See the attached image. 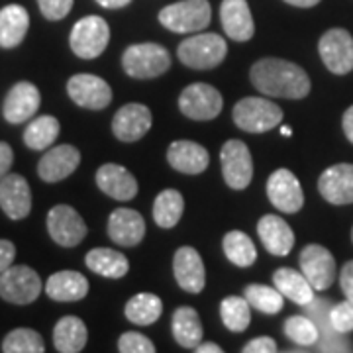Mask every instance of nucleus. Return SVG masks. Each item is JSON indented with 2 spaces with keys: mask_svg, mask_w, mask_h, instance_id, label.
<instances>
[{
  "mask_svg": "<svg viewBox=\"0 0 353 353\" xmlns=\"http://www.w3.org/2000/svg\"><path fill=\"white\" fill-rule=\"evenodd\" d=\"M250 79L261 94L273 99H304L312 87L310 77L301 65L277 57H263L253 63Z\"/></svg>",
  "mask_w": 353,
  "mask_h": 353,
  "instance_id": "1",
  "label": "nucleus"
},
{
  "mask_svg": "<svg viewBox=\"0 0 353 353\" xmlns=\"http://www.w3.org/2000/svg\"><path fill=\"white\" fill-rule=\"evenodd\" d=\"M228 43L226 39L218 34H196L190 38L183 39L179 43L176 57L181 59V63L187 65L190 69H214L226 59Z\"/></svg>",
  "mask_w": 353,
  "mask_h": 353,
  "instance_id": "2",
  "label": "nucleus"
},
{
  "mask_svg": "<svg viewBox=\"0 0 353 353\" xmlns=\"http://www.w3.org/2000/svg\"><path fill=\"white\" fill-rule=\"evenodd\" d=\"M232 118L236 126L248 134H263L283 122V108L269 99L248 97L236 102Z\"/></svg>",
  "mask_w": 353,
  "mask_h": 353,
  "instance_id": "3",
  "label": "nucleus"
},
{
  "mask_svg": "<svg viewBox=\"0 0 353 353\" xmlns=\"http://www.w3.org/2000/svg\"><path fill=\"white\" fill-rule=\"evenodd\" d=\"M122 67L132 79H155L169 71L171 53L159 43H136L124 51Z\"/></svg>",
  "mask_w": 353,
  "mask_h": 353,
  "instance_id": "4",
  "label": "nucleus"
},
{
  "mask_svg": "<svg viewBox=\"0 0 353 353\" xmlns=\"http://www.w3.org/2000/svg\"><path fill=\"white\" fill-rule=\"evenodd\" d=\"M212 20V8L208 0H181L165 6L159 12V22L169 32L190 34L201 32Z\"/></svg>",
  "mask_w": 353,
  "mask_h": 353,
  "instance_id": "5",
  "label": "nucleus"
},
{
  "mask_svg": "<svg viewBox=\"0 0 353 353\" xmlns=\"http://www.w3.org/2000/svg\"><path fill=\"white\" fill-rule=\"evenodd\" d=\"M110 41V26L101 16L81 18L69 36V46L81 59H97Z\"/></svg>",
  "mask_w": 353,
  "mask_h": 353,
  "instance_id": "6",
  "label": "nucleus"
},
{
  "mask_svg": "<svg viewBox=\"0 0 353 353\" xmlns=\"http://www.w3.org/2000/svg\"><path fill=\"white\" fill-rule=\"evenodd\" d=\"M41 279L28 265H10L0 273V299L10 304H32L41 294Z\"/></svg>",
  "mask_w": 353,
  "mask_h": 353,
  "instance_id": "7",
  "label": "nucleus"
},
{
  "mask_svg": "<svg viewBox=\"0 0 353 353\" xmlns=\"http://www.w3.org/2000/svg\"><path fill=\"white\" fill-rule=\"evenodd\" d=\"M179 108L190 120L196 122H208L214 120L224 108V99L220 90L206 83H192L183 88L179 97Z\"/></svg>",
  "mask_w": 353,
  "mask_h": 353,
  "instance_id": "8",
  "label": "nucleus"
},
{
  "mask_svg": "<svg viewBox=\"0 0 353 353\" xmlns=\"http://www.w3.org/2000/svg\"><path fill=\"white\" fill-rule=\"evenodd\" d=\"M222 175L230 189L243 190L253 179V157L241 139H228L220 150Z\"/></svg>",
  "mask_w": 353,
  "mask_h": 353,
  "instance_id": "9",
  "label": "nucleus"
},
{
  "mask_svg": "<svg viewBox=\"0 0 353 353\" xmlns=\"http://www.w3.org/2000/svg\"><path fill=\"white\" fill-rule=\"evenodd\" d=\"M46 224L51 240L61 248H77L87 238V224L83 216L69 204H55L48 212Z\"/></svg>",
  "mask_w": 353,
  "mask_h": 353,
  "instance_id": "10",
  "label": "nucleus"
},
{
  "mask_svg": "<svg viewBox=\"0 0 353 353\" xmlns=\"http://www.w3.org/2000/svg\"><path fill=\"white\" fill-rule=\"evenodd\" d=\"M318 53L330 73L347 75L353 71V38L347 30H328L318 41Z\"/></svg>",
  "mask_w": 353,
  "mask_h": 353,
  "instance_id": "11",
  "label": "nucleus"
},
{
  "mask_svg": "<svg viewBox=\"0 0 353 353\" xmlns=\"http://www.w3.org/2000/svg\"><path fill=\"white\" fill-rule=\"evenodd\" d=\"M267 196L279 212L296 214L304 206V192L301 181L289 169H277L267 179Z\"/></svg>",
  "mask_w": 353,
  "mask_h": 353,
  "instance_id": "12",
  "label": "nucleus"
},
{
  "mask_svg": "<svg viewBox=\"0 0 353 353\" xmlns=\"http://www.w3.org/2000/svg\"><path fill=\"white\" fill-rule=\"evenodd\" d=\"M67 94L77 106L87 110H104L112 102V88L97 75L79 73L67 83Z\"/></svg>",
  "mask_w": 353,
  "mask_h": 353,
  "instance_id": "13",
  "label": "nucleus"
},
{
  "mask_svg": "<svg viewBox=\"0 0 353 353\" xmlns=\"http://www.w3.org/2000/svg\"><path fill=\"white\" fill-rule=\"evenodd\" d=\"M301 271L314 290H326L336 281V259L330 250L320 243H308L299 257Z\"/></svg>",
  "mask_w": 353,
  "mask_h": 353,
  "instance_id": "14",
  "label": "nucleus"
},
{
  "mask_svg": "<svg viewBox=\"0 0 353 353\" xmlns=\"http://www.w3.org/2000/svg\"><path fill=\"white\" fill-rule=\"evenodd\" d=\"M153 124L152 110L145 104H124L112 118V134L124 143H134L143 138Z\"/></svg>",
  "mask_w": 353,
  "mask_h": 353,
  "instance_id": "15",
  "label": "nucleus"
},
{
  "mask_svg": "<svg viewBox=\"0 0 353 353\" xmlns=\"http://www.w3.org/2000/svg\"><path fill=\"white\" fill-rule=\"evenodd\" d=\"M39 104H41L39 88L34 83L20 81L8 90L4 99V104H2L4 120L8 124H24L38 112Z\"/></svg>",
  "mask_w": 353,
  "mask_h": 353,
  "instance_id": "16",
  "label": "nucleus"
},
{
  "mask_svg": "<svg viewBox=\"0 0 353 353\" xmlns=\"http://www.w3.org/2000/svg\"><path fill=\"white\" fill-rule=\"evenodd\" d=\"M81 163V152L75 145H55L43 153L38 163V175L43 183H59L71 176Z\"/></svg>",
  "mask_w": 353,
  "mask_h": 353,
  "instance_id": "17",
  "label": "nucleus"
},
{
  "mask_svg": "<svg viewBox=\"0 0 353 353\" xmlns=\"http://www.w3.org/2000/svg\"><path fill=\"white\" fill-rule=\"evenodd\" d=\"M0 208L10 220H24L32 210V189L22 175L8 173L0 179Z\"/></svg>",
  "mask_w": 353,
  "mask_h": 353,
  "instance_id": "18",
  "label": "nucleus"
},
{
  "mask_svg": "<svg viewBox=\"0 0 353 353\" xmlns=\"http://www.w3.org/2000/svg\"><path fill=\"white\" fill-rule=\"evenodd\" d=\"M318 190L330 204H353V163L328 167L318 179Z\"/></svg>",
  "mask_w": 353,
  "mask_h": 353,
  "instance_id": "19",
  "label": "nucleus"
},
{
  "mask_svg": "<svg viewBox=\"0 0 353 353\" xmlns=\"http://www.w3.org/2000/svg\"><path fill=\"white\" fill-rule=\"evenodd\" d=\"M173 275L179 287L190 294H199L206 285V269L202 263L201 253L190 245H183L173 257Z\"/></svg>",
  "mask_w": 353,
  "mask_h": 353,
  "instance_id": "20",
  "label": "nucleus"
},
{
  "mask_svg": "<svg viewBox=\"0 0 353 353\" xmlns=\"http://www.w3.org/2000/svg\"><path fill=\"white\" fill-rule=\"evenodd\" d=\"M169 165L185 175H201L210 165V153L201 143L190 139H176L167 150Z\"/></svg>",
  "mask_w": 353,
  "mask_h": 353,
  "instance_id": "21",
  "label": "nucleus"
},
{
  "mask_svg": "<svg viewBox=\"0 0 353 353\" xmlns=\"http://www.w3.org/2000/svg\"><path fill=\"white\" fill-rule=\"evenodd\" d=\"M145 236V222L138 210L116 208L108 218V238L120 248H136Z\"/></svg>",
  "mask_w": 353,
  "mask_h": 353,
  "instance_id": "22",
  "label": "nucleus"
},
{
  "mask_svg": "<svg viewBox=\"0 0 353 353\" xmlns=\"http://www.w3.org/2000/svg\"><path fill=\"white\" fill-rule=\"evenodd\" d=\"M220 22L228 38L234 41H250L255 34V22L248 0H222Z\"/></svg>",
  "mask_w": 353,
  "mask_h": 353,
  "instance_id": "23",
  "label": "nucleus"
},
{
  "mask_svg": "<svg viewBox=\"0 0 353 353\" xmlns=\"http://www.w3.org/2000/svg\"><path fill=\"white\" fill-rule=\"evenodd\" d=\"M257 236L263 248L271 255L285 257L294 248V232L285 222V218L277 214H265L257 222Z\"/></svg>",
  "mask_w": 353,
  "mask_h": 353,
  "instance_id": "24",
  "label": "nucleus"
},
{
  "mask_svg": "<svg viewBox=\"0 0 353 353\" xmlns=\"http://www.w3.org/2000/svg\"><path fill=\"white\" fill-rule=\"evenodd\" d=\"M97 185L99 189L114 201H132L138 194V181L128 171L126 167L116 163L102 165L97 171Z\"/></svg>",
  "mask_w": 353,
  "mask_h": 353,
  "instance_id": "25",
  "label": "nucleus"
},
{
  "mask_svg": "<svg viewBox=\"0 0 353 353\" xmlns=\"http://www.w3.org/2000/svg\"><path fill=\"white\" fill-rule=\"evenodd\" d=\"M46 294L57 303H77L88 294V281L79 271H57L46 283Z\"/></svg>",
  "mask_w": 353,
  "mask_h": 353,
  "instance_id": "26",
  "label": "nucleus"
},
{
  "mask_svg": "<svg viewBox=\"0 0 353 353\" xmlns=\"http://www.w3.org/2000/svg\"><path fill=\"white\" fill-rule=\"evenodd\" d=\"M30 28V14L20 4H8L0 10V48L12 50L24 41Z\"/></svg>",
  "mask_w": 353,
  "mask_h": 353,
  "instance_id": "27",
  "label": "nucleus"
},
{
  "mask_svg": "<svg viewBox=\"0 0 353 353\" xmlns=\"http://www.w3.org/2000/svg\"><path fill=\"white\" fill-rule=\"evenodd\" d=\"M273 283L279 292L299 306H308L314 301V287L304 277L303 271H294L289 267H281L273 273Z\"/></svg>",
  "mask_w": 353,
  "mask_h": 353,
  "instance_id": "28",
  "label": "nucleus"
},
{
  "mask_svg": "<svg viewBox=\"0 0 353 353\" xmlns=\"http://www.w3.org/2000/svg\"><path fill=\"white\" fill-rule=\"evenodd\" d=\"M87 340V324L77 316H63L53 328V345L59 353L83 352Z\"/></svg>",
  "mask_w": 353,
  "mask_h": 353,
  "instance_id": "29",
  "label": "nucleus"
},
{
  "mask_svg": "<svg viewBox=\"0 0 353 353\" xmlns=\"http://www.w3.org/2000/svg\"><path fill=\"white\" fill-rule=\"evenodd\" d=\"M85 263L92 273L106 279H122L126 277L130 271V261L126 255L110 248L90 250L85 257Z\"/></svg>",
  "mask_w": 353,
  "mask_h": 353,
  "instance_id": "30",
  "label": "nucleus"
},
{
  "mask_svg": "<svg viewBox=\"0 0 353 353\" xmlns=\"http://www.w3.org/2000/svg\"><path fill=\"white\" fill-rule=\"evenodd\" d=\"M173 338L179 345L194 350L202 341V322L199 312L190 306H179L171 318Z\"/></svg>",
  "mask_w": 353,
  "mask_h": 353,
  "instance_id": "31",
  "label": "nucleus"
},
{
  "mask_svg": "<svg viewBox=\"0 0 353 353\" xmlns=\"http://www.w3.org/2000/svg\"><path fill=\"white\" fill-rule=\"evenodd\" d=\"M126 318L136 326H152L163 314V303L157 294L139 292L134 294L124 306Z\"/></svg>",
  "mask_w": 353,
  "mask_h": 353,
  "instance_id": "32",
  "label": "nucleus"
},
{
  "mask_svg": "<svg viewBox=\"0 0 353 353\" xmlns=\"http://www.w3.org/2000/svg\"><path fill=\"white\" fill-rule=\"evenodd\" d=\"M185 212V199L175 189L161 190L153 202V220L159 228H175Z\"/></svg>",
  "mask_w": 353,
  "mask_h": 353,
  "instance_id": "33",
  "label": "nucleus"
},
{
  "mask_svg": "<svg viewBox=\"0 0 353 353\" xmlns=\"http://www.w3.org/2000/svg\"><path fill=\"white\" fill-rule=\"evenodd\" d=\"M222 248H224L228 261L236 267L245 269V267H252L257 261V248L245 232H240V230L228 232L224 236V241H222Z\"/></svg>",
  "mask_w": 353,
  "mask_h": 353,
  "instance_id": "34",
  "label": "nucleus"
},
{
  "mask_svg": "<svg viewBox=\"0 0 353 353\" xmlns=\"http://www.w3.org/2000/svg\"><path fill=\"white\" fill-rule=\"evenodd\" d=\"M61 132L59 120L53 116H39L30 122L24 132V143L34 152H43L57 139Z\"/></svg>",
  "mask_w": 353,
  "mask_h": 353,
  "instance_id": "35",
  "label": "nucleus"
},
{
  "mask_svg": "<svg viewBox=\"0 0 353 353\" xmlns=\"http://www.w3.org/2000/svg\"><path fill=\"white\" fill-rule=\"evenodd\" d=\"M220 316L222 322L230 332H245L252 322V304L245 296H226L220 303Z\"/></svg>",
  "mask_w": 353,
  "mask_h": 353,
  "instance_id": "36",
  "label": "nucleus"
},
{
  "mask_svg": "<svg viewBox=\"0 0 353 353\" xmlns=\"http://www.w3.org/2000/svg\"><path fill=\"white\" fill-rule=\"evenodd\" d=\"M243 296L252 304V308L269 316L279 314L285 306V296L279 292L277 287L269 285H250L243 290Z\"/></svg>",
  "mask_w": 353,
  "mask_h": 353,
  "instance_id": "37",
  "label": "nucleus"
},
{
  "mask_svg": "<svg viewBox=\"0 0 353 353\" xmlns=\"http://www.w3.org/2000/svg\"><path fill=\"white\" fill-rule=\"evenodd\" d=\"M4 353H43L46 341L36 330L16 328L2 341Z\"/></svg>",
  "mask_w": 353,
  "mask_h": 353,
  "instance_id": "38",
  "label": "nucleus"
},
{
  "mask_svg": "<svg viewBox=\"0 0 353 353\" xmlns=\"http://www.w3.org/2000/svg\"><path fill=\"white\" fill-rule=\"evenodd\" d=\"M285 336L296 345H316L320 341V330L310 316H290L285 320Z\"/></svg>",
  "mask_w": 353,
  "mask_h": 353,
  "instance_id": "39",
  "label": "nucleus"
},
{
  "mask_svg": "<svg viewBox=\"0 0 353 353\" xmlns=\"http://www.w3.org/2000/svg\"><path fill=\"white\" fill-rule=\"evenodd\" d=\"M330 324L338 334H350L353 330V301L345 299L343 303L330 306Z\"/></svg>",
  "mask_w": 353,
  "mask_h": 353,
  "instance_id": "40",
  "label": "nucleus"
},
{
  "mask_svg": "<svg viewBox=\"0 0 353 353\" xmlns=\"http://www.w3.org/2000/svg\"><path fill=\"white\" fill-rule=\"evenodd\" d=\"M118 352L122 353H155L153 341L139 334V332H126L118 340Z\"/></svg>",
  "mask_w": 353,
  "mask_h": 353,
  "instance_id": "41",
  "label": "nucleus"
},
{
  "mask_svg": "<svg viewBox=\"0 0 353 353\" xmlns=\"http://www.w3.org/2000/svg\"><path fill=\"white\" fill-rule=\"evenodd\" d=\"M38 6L43 18L57 22V20H63L65 16L71 12L73 0H38Z\"/></svg>",
  "mask_w": 353,
  "mask_h": 353,
  "instance_id": "42",
  "label": "nucleus"
},
{
  "mask_svg": "<svg viewBox=\"0 0 353 353\" xmlns=\"http://www.w3.org/2000/svg\"><path fill=\"white\" fill-rule=\"evenodd\" d=\"M243 353H275L279 352L277 341L269 336H259V338H253L252 341H248L243 345Z\"/></svg>",
  "mask_w": 353,
  "mask_h": 353,
  "instance_id": "43",
  "label": "nucleus"
},
{
  "mask_svg": "<svg viewBox=\"0 0 353 353\" xmlns=\"http://www.w3.org/2000/svg\"><path fill=\"white\" fill-rule=\"evenodd\" d=\"M340 287H341V292L345 294V299L353 301V259L341 267Z\"/></svg>",
  "mask_w": 353,
  "mask_h": 353,
  "instance_id": "44",
  "label": "nucleus"
},
{
  "mask_svg": "<svg viewBox=\"0 0 353 353\" xmlns=\"http://www.w3.org/2000/svg\"><path fill=\"white\" fill-rule=\"evenodd\" d=\"M14 257H16V245L10 240H0V273L14 265Z\"/></svg>",
  "mask_w": 353,
  "mask_h": 353,
  "instance_id": "45",
  "label": "nucleus"
},
{
  "mask_svg": "<svg viewBox=\"0 0 353 353\" xmlns=\"http://www.w3.org/2000/svg\"><path fill=\"white\" fill-rule=\"evenodd\" d=\"M14 163V152L12 148L6 141H0V179L8 175L10 167Z\"/></svg>",
  "mask_w": 353,
  "mask_h": 353,
  "instance_id": "46",
  "label": "nucleus"
},
{
  "mask_svg": "<svg viewBox=\"0 0 353 353\" xmlns=\"http://www.w3.org/2000/svg\"><path fill=\"white\" fill-rule=\"evenodd\" d=\"M341 126H343V134H345V138L350 139V141L353 143V106H350V108L343 112Z\"/></svg>",
  "mask_w": 353,
  "mask_h": 353,
  "instance_id": "47",
  "label": "nucleus"
},
{
  "mask_svg": "<svg viewBox=\"0 0 353 353\" xmlns=\"http://www.w3.org/2000/svg\"><path fill=\"white\" fill-rule=\"evenodd\" d=\"M194 352L196 353H222V347L214 343V341H206V343H199L196 347H194Z\"/></svg>",
  "mask_w": 353,
  "mask_h": 353,
  "instance_id": "48",
  "label": "nucleus"
},
{
  "mask_svg": "<svg viewBox=\"0 0 353 353\" xmlns=\"http://www.w3.org/2000/svg\"><path fill=\"white\" fill-rule=\"evenodd\" d=\"M102 8H108V10H116V8H124L128 6L132 0H97Z\"/></svg>",
  "mask_w": 353,
  "mask_h": 353,
  "instance_id": "49",
  "label": "nucleus"
},
{
  "mask_svg": "<svg viewBox=\"0 0 353 353\" xmlns=\"http://www.w3.org/2000/svg\"><path fill=\"white\" fill-rule=\"evenodd\" d=\"M285 2L290 6H299V8H312L320 0H285Z\"/></svg>",
  "mask_w": 353,
  "mask_h": 353,
  "instance_id": "50",
  "label": "nucleus"
},
{
  "mask_svg": "<svg viewBox=\"0 0 353 353\" xmlns=\"http://www.w3.org/2000/svg\"><path fill=\"white\" fill-rule=\"evenodd\" d=\"M281 134H283V136H290V134H292V130H290V128H287V126H283V128H281Z\"/></svg>",
  "mask_w": 353,
  "mask_h": 353,
  "instance_id": "51",
  "label": "nucleus"
},
{
  "mask_svg": "<svg viewBox=\"0 0 353 353\" xmlns=\"http://www.w3.org/2000/svg\"><path fill=\"white\" fill-rule=\"evenodd\" d=\"M352 241H353V230H352Z\"/></svg>",
  "mask_w": 353,
  "mask_h": 353,
  "instance_id": "52",
  "label": "nucleus"
}]
</instances>
